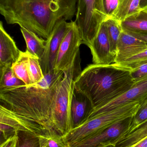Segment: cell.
Wrapping results in <instances>:
<instances>
[{"mask_svg":"<svg viewBox=\"0 0 147 147\" xmlns=\"http://www.w3.org/2000/svg\"><path fill=\"white\" fill-rule=\"evenodd\" d=\"M72 21L67 22L66 20H62L58 22L49 38L46 40L45 51L39 59L40 64L44 75L54 71L55 61L60 47L71 26Z\"/></svg>","mask_w":147,"mask_h":147,"instance_id":"obj_9","label":"cell"},{"mask_svg":"<svg viewBox=\"0 0 147 147\" xmlns=\"http://www.w3.org/2000/svg\"><path fill=\"white\" fill-rule=\"evenodd\" d=\"M140 7L141 9L147 10V0H140Z\"/></svg>","mask_w":147,"mask_h":147,"instance_id":"obj_33","label":"cell"},{"mask_svg":"<svg viewBox=\"0 0 147 147\" xmlns=\"http://www.w3.org/2000/svg\"><path fill=\"white\" fill-rule=\"evenodd\" d=\"M140 0H119L118 9L113 18L121 22L128 16L140 11Z\"/></svg>","mask_w":147,"mask_h":147,"instance_id":"obj_22","label":"cell"},{"mask_svg":"<svg viewBox=\"0 0 147 147\" xmlns=\"http://www.w3.org/2000/svg\"><path fill=\"white\" fill-rule=\"evenodd\" d=\"M140 106L139 102H132L109 112L90 117L64 136L70 147H74L89 136L115 123L133 117Z\"/></svg>","mask_w":147,"mask_h":147,"instance_id":"obj_5","label":"cell"},{"mask_svg":"<svg viewBox=\"0 0 147 147\" xmlns=\"http://www.w3.org/2000/svg\"><path fill=\"white\" fill-rule=\"evenodd\" d=\"M80 51L71 64L64 71V75L55 92L51 107L48 125L61 135H66L72 129L70 107L75 81L82 71Z\"/></svg>","mask_w":147,"mask_h":147,"instance_id":"obj_4","label":"cell"},{"mask_svg":"<svg viewBox=\"0 0 147 147\" xmlns=\"http://www.w3.org/2000/svg\"><path fill=\"white\" fill-rule=\"evenodd\" d=\"M77 0H0V13L8 24H17L47 39L62 20H72Z\"/></svg>","mask_w":147,"mask_h":147,"instance_id":"obj_1","label":"cell"},{"mask_svg":"<svg viewBox=\"0 0 147 147\" xmlns=\"http://www.w3.org/2000/svg\"><path fill=\"white\" fill-rule=\"evenodd\" d=\"M94 110L92 102L86 95L74 88L70 107L72 129L85 122Z\"/></svg>","mask_w":147,"mask_h":147,"instance_id":"obj_13","label":"cell"},{"mask_svg":"<svg viewBox=\"0 0 147 147\" xmlns=\"http://www.w3.org/2000/svg\"><path fill=\"white\" fill-rule=\"evenodd\" d=\"M147 101V79L135 83L129 90L106 105L94 110L89 118L114 110L132 102L142 105Z\"/></svg>","mask_w":147,"mask_h":147,"instance_id":"obj_11","label":"cell"},{"mask_svg":"<svg viewBox=\"0 0 147 147\" xmlns=\"http://www.w3.org/2000/svg\"><path fill=\"white\" fill-rule=\"evenodd\" d=\"M129 34V33H128ZM139 39L144 41L147 45V34H129Z\"/></svg>","mask_w":147,"mask_h":147,"instance_id":"obj_31","label":"cell"},{"mask_svg":"<svg viewBox=\"0 0 147 147\" xmlns=\"http://www.w3.org/2000/svg\"><path fill=\"white\" fill-rule=\"evenodd\" d=\"M40 147H70L64 136L54 129L38 136Z\"/></svg>","mask_w":147,"mask_h":147,"instance_id":"obj_21","label":"cell"},{"mask_svg":"<svg viewBox=\"0 0 147 147\" xmlns=\"http://www.w3.org/2000/svg\"><path fill=\"white\" fill-rule=\"evenodd\" d=\"M17 143H16V144H15V145L14 146V147H16V146H17Z\"/></svg>","mask_w":147,"mask_h":147,"instance_id":"obj_35","label":"cell"},{"mask_svg":"<svg viewBox=\"0 0 147 147\" xmlns=\"http://www.w3.org/2000/svg\"><path fill=\"white\" fill-rule=\"evenodd\" d=\"M147 136V121L129 134L122 138L117 147H131Z\"/></svg>","mask_w":147,"mask_h":147,"instance_id":"obj_23","label":"cell"},{"mask_svg":"<svg viewBox=\"0 0 147 147\" xmlns=\"http://www.w3.org/2000/svg\"><path fill=\"white\" fill-rule=\"evenodd\" d=\"M11 69L16 76L22 80L26 86L32 84L28 65L27 52L21 51L20 54L17 61L12 64Z\"/></svg>","mask_w":147,"mask_h":147,"instance_id":"obj_20","label":"cell"},{"mask_svg":"<svg viewBox=\"0 0 147 147\" xmlns=\"http://www.w3.org/2000/svg\"><path fill=\"white\" fill-rule=\"evenodd\" d=\"M131 75L135 83L147 79V64L137 69L131 70Z\"/></svg>","mask_w":147,"mask_h":147,"instance_id":"obj_29","label":"cell"},{"mask_svg":"<svg viewBox=\"0 0 147 147\" xmlns=\"http://www.w3.org/2000/svg\"><path fill=\"white\" fill-rule=\"evenodd\" d=\"M21 51L13 38L6 32L2 22H0V68L12 66L20 57Z\"/></svg>","mask_w":147,"mask_h":147,"instance_id":"obj_15","label":"cell"},{"mask_svg":"<svg viewBox=\"0 0 147 147\" xmlns=\"http://www.w3.org/2000/svg\"><path fill=\"white\" fill-rule=\"evenodd\" d=\"M64 71L44 75L38 83L0 92V100L10 110L30 118L48 130L51 107Z\"/></svg>","mask_w":147,"mask_h":147,"instance_id":"obj_2","label":"cell"},{"mask_svg":"<svg viewBox=\"0 0 147 147\" xmlns=\"http://www.w3.org/2000/svg\"><path fill=\"white\" fill-rule=\"evenodd\" d=\"M135 84L129 69L115 63H93L75 80V88L89 98L96 110L116 99Z\"/></svg>","mask_w":147,"mask_h":147,"instance_id":"obj_3","label":"cell"},{"mask_svg":"<svg viewBox=\"0 0 147 147\" xmlns=\"http://www.w3.org/2000/svg\"><path fill=\"white\" fill-rule=\"evenodd\" d=\"M75 16L82 43L89 48L102 23L107 19L102 0H77Z\"/></svg>","mask_w":147,"mask_h":147,"instance_id":"obj_6","label":"cell"},{"mask_svg":"<svg viewBox=\"0 0 147 147\" xmlns=\"http://www.w3.org/2000/svg\"><path fill=\"white\" fill-rule=\"evenodd\" d=\"M147 121V101L140 105L136 114L133 117L128 131L126 136L133 132Z\"/></svg>","mask_w":147,"mask_h":147,"instance_id":"obj_25","label":"cell"},{"mask_svg":"<svg viewBox=\"0 0 147 147\" xmlns=\"http://www.w3.org/2000/svg\"><path fill=\"white\" fill-rule=\"evenodd\" d=\"M82 38L76 22L72 21L70 28L63 39L59 49L54 65L56 73L64 71L68 68L79 50Z\"/></svg>","mask_w":147,"mask_h":147,"instance_id":"obj_10","label":"cell"},{"mask_svg":"<svg viewBox=\"0 0 147 147\" xmlns=\"http://www.w3.org/2000/svg\"><path fill=\"white\" fill-rule=\"evenodd\" d=\"M48 130L34 120L15 113L4 105L0 106V131L5 140L19 131L29 132L39 136Z\"/></svg>","mask_w":147,"mask_h":147,"instance_id":"obj_7","label":"cell"},{"mask_svg":"<svg viewBox=\"0 0 147 147\" xmlns=\"http://www.w3.org/2000/svg\"><path fill=\"white\" fill-rule=\"evenodd\" d=\"M17 140L18 136L16 134L14 136L4 141V142L1 144L0 147H14V146L17 143Z\"/></svg>","mask_w":147,"mask_h":147,"instance_id":"obj_30","label":"cell"},{"mask_svg":"<svg viewBox=\"0 0 147 147\" xmlns=\"http://www.w3.org/2000/svg\"><path fill=\"white\" fill-rule=\"evenodd\" d=\"M115 64L130 70L137 69L147 64V49L124 62Z\"/></svg>","mask_w":147,"mask_h":147,"instance_id":"obj_27","label":"cell"},{"mask_svg":"<svg viewBox=\"0 0 147 147\" xmlns=\"http://www.w3.org/2000/svg\"><path fill=\"white\" fill-rule=\"evenodd\" d=\"M0 92L26 86L13 72L11 66L0 68Z\"/></svg>","mask_w":147,"mask_h":147,"instance_id":"obj_18","label":"cell"},{"mask_svg":"<svg viewBox=\"0 0 147 147\" xmlns=\"http://www.w3.org/2000/svg\"><path fill=\"white\" fill-rule=\"evenodd\" d=\"M20 31L26 41V51L40 59L45 51L46 40L25 28L20 27Z\"/></svg>","mask_w":147,"mask_h":147,"instance_id":"obj_17","label":"cell"},{"mask_svg":"<svg viewBox=\"0 0 147 147\" xmlns=\"http://www.w3.org/2000/svg\"><path fill=\"white\" fill-rule=\"evenodd\" d=\"M123 30L128 33L147 34V10L140 11L121 22Z\"/></svg>","mask_w":147,"mask_h":147,"instance_id":"obj_16","label":"cell"},{"mask_svg":"<svg viewBox=\"0 0 147 147\" xmlns=\"http://www.w3.org/2000/svg\"><path fill=\"white\" fill-rule=\"evenodd\" d=\"M104 24L110 43L111 53L116 57L117 44L123 31L121 22L111 17L106 19L104 21Z\"/></svg>","mask_w":147,"mask_h":147,"instance_id":"obj_19","label":"cell"},{"mask_svg":"<svg viewBox=\"0 0 147 147\" xmlns=\"http://www.w3.org/2000/svg\"><path fill=\"white\" fill-rule=\"evenodd\" d=\"M102 147H117L116 145L115 144H110V145H107V146H104Z\"/></svg>","mask_w":147,"mask_h":147,"instance_id":"obj_34","label":"cell"},{"mask_svg":"<svg viewBox=\"0 0 147 147\" xmlns=\"http://www.w3.org/2000/svg\"><path fill=\"white\" fill-rule=\"evenodd\" d=\"M27 53L28 71L32 84H33L40 81L44 78V75L40 64L39 59L35 56L31 55L28 52Z\"/></svg>","mask_w":147,"mask_h":147,"instance_id":"obj_24","label":"cell"},{"mask_svg":"<svg viewBox=\"0 0 147 147\" xmlns=\"http://www.w3.org/2000/svg\"><path fill=\"white\" fill-rule=\"evenodd\" d=\"M133 117L119 121L97 132L73 147H102L117 145L127 135Z\"/></svg>","mask_w":147,"mask_h":147,"instance_id":"obj_8","label":"cell"},{"mask_svg":"<svg viewBox=\"0 0 147 147\" xmlns=\"http://www.w3.org/2000/svg\"><path fill=\"white\" fill-rule=\"evenodd\" d=\"M89 48L93 63L100 65L114 63L116 57L111 53L104 22L102 23L98 34Z\"/></svg>","mask_w":147,"mask_h":147,"instance_id":"obj_12","label":"cell"},{"mask_svg":"<svg viewBox=\"0 0 147 147\" xmlns=\"http://www.w3.org/2000/svg\"><path fill=\"white\" fill-rule=\"evenodd\" d=\"M147 49L146 44L141 40L123 31L117 47L114 63H119Z\"/></svg>","mask_w":147,"mask_h":147,"instance_id":"obj_14","label":"cell"},{"mask_svg":"<svg viewBox=\"0 0 147 147\" xmlns=\"http://www.w3.org/2000/svg\"><path fill=\"white\" fill-rule=\"evenodd\" d=\"M102 2L107 19L114 17L118 9L119 0H102Z\"/></svg>","mask_w":147,"mask_h":147,"instance_id":"obj_28","label":"cell"},{"mask_svg":"<svg viewBox=\"0 0 147 147\" xmlns=\"http://www.w3.org/2000/svg\"><path fill=\"white\" fill-rule=\"evenodd\" d=\"M17 134L16 147H40L38 136L24 131H19Z\"/></svg>","mask_w":147,"mask_h":147,"instance_id":"obj_26","label":"cell"},{"mask_svg":"<svg viewBox=\"0 0 147 147\" xmlns=\"http://www.w3.org/2000/svg\"><path fill=\"white\" fill-rule=\"evenodd\" d=\"M131 147H147V136Z\"/></svg>","mask_w":147,"mask_h":147,"instance_id":"obj_32","label":"cell"}]
</instances>
